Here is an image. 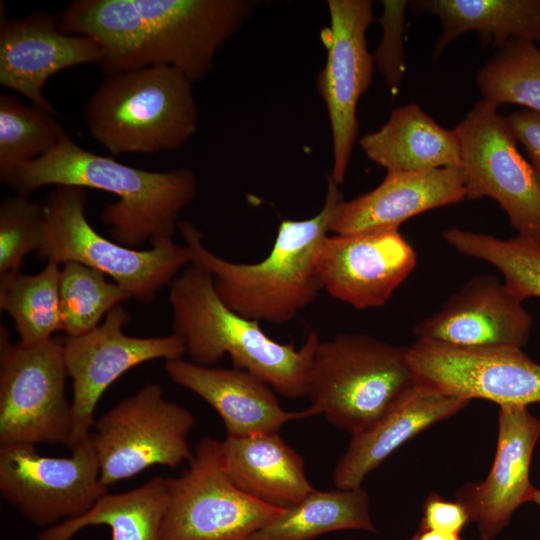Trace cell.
Returning <instances> with one entry per match:
<instances>
[{
  "instance_id": "6da1fadb",
  "label": "cell",
  "mask_w": 540,
  "mask_h": 540,
  "mask_svg": "<svg viewBox=\"0 0 540 540\" xmlns=\"http://www.w3.org/2000/svg\"><path fill=\"white\" fill-rule=\"evenodd\" d=\"M252 0H74L59 29L102 48L104 74L171 66L192 82L206 77L219 49L253 15Z\"/></svg>"
},
{
  "instance_id": "7a4b0ae2",
  "label": "cell",
  "mask_w": 540,
  "mask_h": 540,
  "mask_svg": "<svg viewBox=\"0 0 540 540\" xmlns=\"http://www.w3.org/2000/svg\"><path fill=\"white\" fill-rule=\"evenodd\" d=\"M9 185L24 195L49 185L111 193L118 200L104 206L101 220L110 226L113 241L133 249L173 238L181 212L197 195V178L189 168H135L90 152L67 134L50 152L23 165Z\"/></svg>"
},
{
  "instance_id": "3957f363",
  "label": "cell",
  "mask_w": 540,
  "mask_h": 540,
  "mask_svg": "<svg viewBox=\"0 0 540 540\" xmlns=\"http://www.w3.org/2000/svg\"><path fill=\"white\" fill-rule=\"evenodd\" d=\"M342 199L338 185L328 176L325 202L318 214L305 220H283L269 255L253 264L234 263L211 252L189 221H180L178 229L192 263L211 274L218 296L231 310L250 320L280 325L312 304L323 289L317 256Z\"/></svg>"
},
{
  "instance_id": "277c9868",
  "label": "cell",
  "mask_w": 540,
  "mask_h": 540,
  "mask_svg": "<svg viewBox=\"0 0 540 540\" xmlns=\"http://www.w3.org/2000/svg\"><path fill=\"white\" fill-rule=\"evenodd\" d=\"M169 301L172 333L183 340L191 362L211 367L228 354L234 368L253 374L278 394L307 396L321 341L316 332L299 349L271 339L258 321L231 310L218 296L211 274L193 263L170 283Z\"/></svg>"
},
{
  "instance_id": "5b68a950",
  "label": "cell",
  "mask_w": 540,
  "mask_h": 540,
  "mask_svg": "<svg viewBox=\"0 0 540 540\" xmlns=\"http://www.w3.org/2000/svg\"><path fill=\"white\" fill-rule=\"evenodd\" d=\"M192 83L171 66L104 74L85 105L88 131L113 155L177 150L198 130Z\"/></svg>"
},
{
  "instance_id": "8992f818",
  "label": "cell",
  "mask_w": 540,
  "mask_h": 540,
  "mask_svg": "<svg viewBox=\"0 0 540 540\" xmlns=\"http://www.w3.org/2000/svg\"><path fill=\"white\" fill-rule=\"evenodd\" d=\"M408 348L357 333L320 341L307 396L331 424L363 432L418 383Z\"/></svg>"
},
{
  "instance_id": "52a82bcc",
  "label": "cell",
  "mask_w": 540,
  "mask_h": 540,
  "mask_svg": "<svg viewBox=\"0 0 540 540\" xmlns=\"http://www.w3.org/2000/svg\"><path fill=\"white\" fill-rule=\"evenodd\" d=\"M86 200V189L76 186H55L49 193L43 203V239L37 251L46 263L78 262L97 269L141 303L154 301L192 263L186 245L173 238L140 250L100 235L86 218Z\"/></svg>"
},
{
  "instance_id": "ba28073f",
  "label": "cell",
  "mask_w": 540,
  "mask_h": 540,
  "mask_svg": "<svg viewBox=\"0 0 540 540\" xmlns=\"http://www.w3.org/2000/svg\"><path fill=\"white\" fill-rule=\"evenodd\" d=\"M195 424L184 406L148 383L95 420L90 436L100 480L109 487L155 466L176 468L193 458L188 436Z\"/></svg>"
},
{
  "instance_id": "9c48e42d",
  "label": "cell",
  "mask_w": 540,
  "mask_h": 540,
  "mask_svg": "<svg viewBox=\"0 0 540 540\" xmlns=\"http://www.w3.org/2000/svg\"><path fill=\"white\" fill-rule=\"evenodd\" d=\"M62 341L11 343L0 327V447L62 444L72 437V406Z\"/></svg>"
},
{
  "instance_id": "30bf717a",
  "label": "cell",
  "mask_w": 540,
  "mask_h": 540,
  "mask_svg": "<svg viewBox=\"0 0 540 540\" xmlns=\"http://www.w3.org/2000/svg\"><path fill=\"white\" fill-rule=\"evenodd\" d=\"M160 540H248L282 510L238 489L223 470L220 440L205 437L188 469L166 478Z\"/></svg>"
},
{
  "instance_id": "8fae6325",
  "label": "cell",
  "mask_w": 540,
  "mask_h": 540,
  "mask_svg": "<svg viewBox=\"0 0 540 540\" xmlns=\"http://www.w3.org/2000/svg\"><path fill=\"white\" fill-rule=\"evenodd\" d=\"M478 100L455 127L466 199L489 197L506 212L517 235L540 241V182L517 149L507 117Z\"/></svg>"
},
{
  "instance_id": "7c38bea8",
  "label": "cell",
  "mask_w": 540,
  "mask_h": 540,
  "mask_svg": "<svg viewBox=\"0 0 540 540\" xmlns=\"http://www.w3.org/2000/svg\"><path fill=\"white\" fill-rule=\"evenodd\" d=\"M70 450L48 457L35 445L0 447L1 498L44 529L88 512L108 493L90 433Z\"/></svg>"
},
{
  "instance_id": "4fadbf2b",
  "label": "cell",
  "mask_w": 540,
  "mask_h": 540,
  "mask_svg": "<svg viewBox=\"0 0 540 540\" xmlns=\"http://www.w3.org/2000/svg\"><path fill=\"white\" fill-rule=\"evenodd\" d=\"M327 6L330 25L321 30L327 57L316 87L331 127L330 177L340 185L359 131L357 104L372 82L374 60L368 51L366 32L375 19L370 0H329Z\"/></svg>"
},
{
  "instance_id": "5bb4252c",
  "label": "cell",
  "mask_w": 540,
  "mask_h": 540,
  "mask_svg": "<svg viewBox=\"0 0 540 540\" xmlns=\"http://www.w3.org/2000/svg\"><path fill=\"white\" fill-rule=\"evenodd\" d=\"M130 314L113 308L90 332L62 338L68 376L72 379V437L69 449L92 430L94 413L108 387L130 369L157 359H181L183 340L171 333L158 337H135L124 333Z\"/></svg>"
},
{
  "instance_id": "9a60e30c",
  "label": "cell",
  "mask_w": 540,
  "mask_h": 540,
  "mask_svg": "<svg viewBox=\"0 0 540 540\" xmlns=\"http://www.w3.org/2000/svg\"><path fill=\"white\" fill-rule=\"evenodd\" d=\"M408 361L419 383L466 400L540 402V364L517 347H456L417 340Z\"/></svg>"
},
{
  "instance_id": "2e32d148",
  "label": "cell",
  "mask_w": 540,
  "mask_h": 540,
  "mask_svg": "<svg viewBox=\"0 0 540 540\" xmlns=\"http://www.w3.org/2000/svg\"><path fill=\"white\" fill-rule=\"evenodd\" d=\"M416 263L399 230L326 236L317 256L322 288L357 309L384 305Z\"/></svg>"
},
{
  "instance_id": "e0dca14e",
  "label": "cell",
  "mask_w": 540,
  "mask_h": 540,
  "mask_svg": "<svg viewBox=\"0 0 540 540\" xmlns=\"http://www.w3.org/2000/svg\"><path fill=\"white\" fill-rule=\"evenodd\" d=\"M533 320L499 278L480 274L451 295L440 310L417 323L418 340L456 347H517L529 341Z\"/></svg>"
},
{
  "instance_id": "ac0fdd59",
  "label": "cell",
  "mask_w": 540,
  "mask_h": 540,
  "mask_svg": "<svg viewBox=\"0 0 540 540\" xmlns=\"http://www.w3.org/2000/svg\"><path fill=\"white\" fill-rule=\"evenodd\" d=\"M103 60V50L95 40L61 32L59 18L48 12L1 20L0 84L47 112L56 113L43 93L51 76Z\"/></svg>"
},
{
  "instance_id": "d6986e66",
  "label": "cell",
  "mask_w": 540,
  "mask_h": 540,
  "mask_svg": "<svg viewBox=\"0 0 540 540\" xmlns=\"http://www.w3.org/2000/svg\"><path fill=\"white\" fill-rule=\"evenodd\" d=\"M540 438V420L527 406H500L495 458L486 479L464 485L457 492L483 540L497 536L515 510L532 502L530 464Z\"/></svg>"
},
{
  "instance_id": "ffe728a7",
  "label": "cell",
  "mask_w": 540,
  "mask_h": 540,
  "mask_svg": "<svg viewBox=\"0 0 540 540\" xmlns=\"http://www.w3.org/2000/svg\"><path fill=\"white\" fill-rule=\"evenodd\" d=\"M466 199L462 167L387 172L373 190L335 206L329 232L352 235L398 230L413 216Z\"/></svg>"
},
{
  "instance_id": "44dd1931",
  "label": "cell",
  "mask_w": 540,
  "mask_h": 540,
  "mask_svg": "<svg viewBox=\"0 0 540 540\" xmlns=\"http://www.w3.org/2000/svg\"><path fill=\"white\" fill-rule=\"evenodd\" d=\"M164 369L174 383L219 414L228 437L279 432L289 421L321 415L313 405L302 411L283 409L274 390L245 370L205 367L182 358L165 361Z\"/></svg>"
},
{
  "instance_id": "7402d4cb",
  "label": "cell",
  "mask_w": 540,
  "mask_h": 540,
  "mask_svg": "<svg viewBox=\"0 0 540 540\" xmlns=\"http://www.w3.org/2000/svg\"><path fill=\"white\" fill-rule=\"evenodd\" d=\"M469 402L418 382L371 427L352 435L334 468V485L337 489L360 487L365 477L402 444L460 412Z\"/></svg>"
},
{
  "instance_id": "603a6c76",
  "label": "cell",
  "mask_w": 540,
  "mask_h": 540,
  "mask_svg": "<svg viewBox=\"0 0 540 540\" xmlns=\"http://www.w3.org/2000/svg\"><path fill=\"white\" fill-rule=\"evenodd\" d=\"M224 472L242 492L265 504L290 507L315 488L309 482L302 456L279 432L220 441Z\"/></svg>"
},
{
  "instance_id": "cb8c5ba5",
  "label": "cell",
  "mask_w": 540,
  "mask_h": 540,
  "mask_svg": "<svg viewBox=\"0 0 540 540\" xmlns=\"http://www.w3.org/2000/svg\"><path fill=\"white\" fill-rule=\"evenodd\" d=\"M359 144L366 156L387 172H415L462 164L455 130L440 126L414 102L392 110L387 122L379 130L364 135Z\"/></svg>"
},
{
  "instance_id": "d4e9b609",
  "label": "cell",
  "mask_w": 540,
  "mask_h": 540,
  "mask_svg": "<svg viewBox=\"0 0 540 540\" xmlns=\"http://www.w3.org/2000/svg\"><path fill=\"white\" fill-rule=\"evenodd\" d=\"M414 14L438 17L442 31L432 53L436 62L445 47L464 33H477L483 46L497 49L510 39L540 45V0H416Z\"/></svg>"
},
{
  "instance_id": "484cf974",
  "label": "cell",
  "mask_w": 540,
  "mask_h": 540,
  "mask_svg": "<svg viewBox=\"0 0 540 540\" xmlns=\"http://www.w3.org/2000/svg\"><path fill=\"white\" fill-rule=\"evenodd\" d=\"M167 506L166 478L154 476L129 491L105 494L88 512L43 529L36 540H72L96 525L108 526L111 540H160Z\"/></svg>"
},
{
  "instance_id": "4316f807",
  "label": "cell",
  "mask_w": 540,
  "mask_h": 540,
  "mask_svg": "<svg viewBox=\"0 0 540 540\" xmlns=\"http://www.w3.org/2000/svg\"><path fill=\"white\" fill-rule=\"evenodd\" d=\"M338 530L375 531L369 496L360 486L332 491L313 490L284 508L248 540H313Z\"/></svg>"
},
{
  "instance_id": "83f0119b",
  "label": "cell",
  "mask_w": 540,
  "mask_h": 540,
  "mask_svg": "<svg viewBox=\"0 0 540 540\" xmlns=\"http://www.w3.org/2000/svg\"><path fill=\"white\" fill-rule=\"evenodd\" d=\"M60 265L47 262L38 273H19L0 285V309L14 321L19 343L35 346L62 331L59 300Z\"/></svg>"
},
{
  "instance_id": "f1b7e54d",
  "label": "cell",
  "mask_w": 540,
  "mask_h": 540,
  "mask_svg": "<svg viewBox=\"0 0 540 540\" xmlns=\"http://www.w3.org/2000/svg\"><path fill=\"white\" fill-rule=\"evenodd\" d=\"M66 134L55 114L1 94L0 182L10 184L23 165L50 152Z\"/></svg>"
},
{
  "instance_id": "f546056e",
  "label": "cell",
  "mask_w": 540,
  "mask_h": 540,
  "mask_svg": "<svg viewBox=\"0 0 540 540\" xmlns=\"http://www.w3.org/2000/svg\"><path fill=\"white\" fill-rule=\"evenodd\" d=\"M442 237L459 253L493 265L521 300L540 298V241L521 235L503 240L458 227L446 229Z\"/></svg>"
},
{
  "instance_id": "4dcf8cb0",
  "label": "cell",
  "mask_w": 540,
  "mask_h": 540,
  "mask_svg": "<svg viewBox=\"0 0 540 540\" xmlns=\"http://www.w3.org/2000/svg\"><path fill=\"white\" fill-rule=\"evenodd\" d=\"M476 85L482 99L498 107L517 104L540 113V49L510 39L479 68Z\"/></svg>"
},
{
  "instance_id": "1f68e13d",
  "label": "cell",
  "mask_w": 540,
  "mask_h": 540,
  "mask_svg": "<svg viewBox=\"0 0 540 540\" xmlns=\"http://www.w3.org/2000/svg\"><path fill=\"white\" fill-rule=\"evenodd\" d=\"M105 274L78 262H67L60 268L59 300L62 332L77 337L100 325L103 316L131 298Z\"/></svg>"
},
{
  "instance_id": "d6a6232c",
  "label": "cell",
  "mask_w": 540,
  "mask_h": 540,
  "mask_svg": "<svg viewBox=\"0 0 540 540\" xmlns=\"http://www.w3.org/2000/svg\"><path fill=\"white\" fill-rule=\"evenodd\" d=\"M43 203L28 195L5 196L0 203V285L21 273L24 257L43 239Z\"/></svg>"
},
{
  "instance_id": "836d02e7",
  "label": "cell",
  "mask_w": 540,
  "mask_h": 540,
  "mask_svg": "<svg viewBox=\"0 0 540 540\" xmlns=\"http://www.w3.org/2000/svg\"><path fill=\"white\" fill-rule=\"evenodd\" d=\"M381 3L383 11L378 21L383 33L372 56L387 86L396 91L406 70L402 38L405 10L409 6V1L384 0Z\"/></svg>"
},
{
  "instance_id": "e575fe53",
  "label": "cell",
  "mask_w": 540,
  "mask_h": 540,
  "mask_svg": "<svg viewBox=\"0 0 540 540\" xmlns=\"http://www.w3.org/2000/svg\"><path fill=\"white\" fill-rule=\"evenodd\" d=\"M469 521V513L459 501L431 493L423 504L420 528L459 534Z\"/></svg>"
},
{
  "instance_id": "d590c367",
  "label": "cell",
  "mask_w": 540,
  "mask_h": 540,
  "mask_svg": "<svg viewBox=\"0 0 540 540\" xmlns=\"http://www.w3.org/2000/svg\"><path fill=\"white\" fill-rule=\"evenodd\" d=\"M506 117L517 142L523 145L529 163L540 182V113L524 108Z\"/></svg>"
},
{
  "instance_id": "8d00e7d4",
  "label": "cell",
  "mask_w": 540,
  "mask_h": 540,
  "mask_svg": "<svg viewBox=\"0 0 540 540\" xmlns=\"http://www.w3.org/2000/svg\"><path fill=\"white\" fill-rule=\"evenodd\" d=\"M412 540H461L459 534L420 528Z\"/></svg>"
},
{
  "instance_id": "74e56055",
  "label": "cell",
  "mask_w": 540,
  "mask_h": 540,
  "mask_svg": "<svg viewBox=\"0 0 540 540\" xmlns=\"http://www.w3.org/2000/svg\"><path fill=\"white\" fill-rule=\"evenodd\" d=\"M532 502L540 508V489L536 488L532 497Z\"/></svg>"
}]
</instances>
